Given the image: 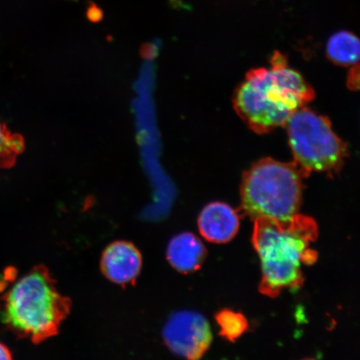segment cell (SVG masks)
Wrapping results in <instances>:
<instances>
[{"instance_id": "cell-1", "label": "cell", "mask_w": 360, "mask_h": 360, "mask_svg": "<svg viewBox=\"0 0 360 360\" xmlns=\"http://www.w3.org/2000/svg\"><path fill=\"white\" fill-rule=\"evenodd\" d=\"M315 92L287 58L276 52L269 68L248 72L233 94V108L252 131L264 134L285 126L296 110L307 106Z\"/></svg>"}, {"instance_id": "cell-2", "label": "cell", "mask_w": 360, "mask_h": 360, "mask_svg": "<svg viewBox=\"0 0 360 360\" xmlns=\"http://www.w3.org/2000/svg\"><path fill=\"white\" fill-rule=\"evenodd\" d=\"M317 237V224L309 216L298 213L283 220L255 219L253 245L262 269L259 291L274 298L286 289H300L303 265L317 259L310 248Z\"/></svg>"}, {"instance_id": "cell-3", "label": "cell", "mask_w": 360, "mask_h": 360, "mask_svg": "<svg viewBox=\"0 0 360 360\" xmlns=\"http://www.w3.org/2000/svg\"><path fill=\"white\" fill-rule=\"evenodd\" d=\"M71 301L57 290L49 269L39 265L0 298V321L19 339L40 344L58 334Z\"/></svg>"}, {"instance_id": "cell-4", "label": "cell", "mask_w": 360, "mask_h": 360, "mask_svg": "<svg viewBox=\"0 0 360 360\" xmlns=\"http://www.w3.org/2000/svg\"><path fill=\"white\" fill-rule=\"evenodd\" d=\"M306 177L307 174L295 162L285 163L271 158L260 160L243 175V209L254 220L290 219L299 213Z\"/></svg>"}, {"instance_id": "cell-5", "label": "cell", "mask_w": 360, "mask_h": 360, "mask_svg": "<svg viewBox=\"0 0 360 360\" xmlns=\"http://www.w3.org/2000/svg\"><path fill=\"white\" fill-rule=\"evenodd\" d=\"M285 127L294 162L306 174H333L343 167L348 146L334 131L328 117L304 106L290 116Z\"/></svg>"}, {"instance_id": "cell-6", "label": "cell", "mask_w": 360, "mask_h": 360, "mask_svg": "<svg viewBox=\"0 0 360 360\" xmlns=\"http://www.w3.org/2000/svg\"><path fill=\"white\" fill-rule=\"evenodd\" d=\"M165 344L175 354L191 360L202 357L212 342L207 319L193 311H180L169 319L164 327Z\"/></svg>"}, {"instance_id": "cell-7", "label": "cell", "mask_w": 360, "mask_h": 360, "mask_svg": "<svg viewBox=\"0 0 360 360\" xmlns=\"http://www.w3.org/2000/svg\"><path fill=\"white\" fill-rule=\"evenodd\" d=\"M142 268V256L131 243L116 241L103 251L101 269L110 281L127 285L136 280Z\"/></svg>"}, {"instance_id": "cell-8", "label": "cell", "mask_w": 360, "mask_h": 360, "mask_svg": "<svg viewBox=\"0 0 360 360\" xmlns=\"http://www.w3.org/2000/svg\"><path fill=\"white\" fill-rule=\"evenodd\" d=\"M198 224L202 236L207 240L223 244L236 236L240 219L231 206L214 202L202 210Z\"/></svg>"}, {"instance_id": "cell-9", "label": "cell", "mask_w": 360, "mask_h": 360, "mask_svg": "<svg viewBox=\"0 0 360 360\" xmlns=\"http://www.w3.org/2000/svg\"><path fill=\"white\" fill-rule=\"evenodd\" d=\"M206 257L202 242L191 233H180L172 238L167 249V258L178 271L187 274L200 269Z\"/></svg>"}, {"instance_id": "cell-10", "label": "cell", "mask_w": 360, "mask_h": 360, "mask_svg": "<svg viewBox=\"0 0 360 360\" xmlns=\"http://www.w3.org/2000/svg\"><path fill=\"white\" fill-rule=\"evenodd\" d=\"M326 53L328 60L342 67L359 64L360 45L356 35L349 31H340L328 40Z\"/></svg>"}, {"instance_id": "cell-11", "label": "cell", "mask_w": 360, "mask_h": 360, "mask_svg": "<svg viewBox=\"0 0 360 360\" xmlns=\"http://www.w3.org/2000/svg\"><path fill=\"white\" fill-rule=\"evenodd\" d=\"M24 147V139L20 135L12 134L0 122V169L12 167Z\"/></svg>"}, {"instance_id": "cell-12", "label": "cell", "mask_w": 360, "mask_h": 360, "mask_svg": "<svg viewBox=\"0 0 360 360\" xmlns=\"http://www.w3.org/2000/svg\"><path fill=\"white\" fill-rule=\"evenodd\" d=\"M216 321L220 327V334L228 340L233 341L240 337L248 328L247 319L240 313L223 310L216 315Z\"/></svg>"}, {"instance_id": "cell-13", "label": "cell", "mask_w": 360, "mask_h": 360, "mask_svg": "<svg viewBox=\"0 0 360 360\" xmlns=\"http://www.w3.org/2000/svg\"><path fill=\"white\" fill-rule=\"evenodd\" d=\"M359 64L351 66L347 79V85L349 89L356 90L359 88Z\"/></svg>"}, {"instance_id": "cell-14", "label": "cell", "mask_w": 360, "mask_h": 360, "mask_svg": "<svg viewBox=\"0 0 360 360\" xmlns=\"http://www.w3.org/2000/svg\"><path fill=\"white\" fill-rule=\"evenodd\" d=\"M12 359V353L10 349H8L6 345L0 342V360H10Z\"/></svg>"}]
</instances>
